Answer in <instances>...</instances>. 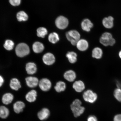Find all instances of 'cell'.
<instances>
[{
  "instance_id": "1",
  "label": "cell",
  "mask_w": 121,
  "mask_h": 121,
  "mask_svg": "<svg viewBox=\"0 0 121 121\" xmlns=\"http://www.w3.org/2000/svg\"><path fill=\"white\" fill-rule=\"evenodd\" d=\"M82 102L78 99L75 100L71 105V108L74 116L75 117H78L81 116L84 112L85 108L81 106Z\"/></svg>"
},
{
  "instance_id": "2",
  "label": "cell",
  "mask_w": 121,
  "mask_h": 121,
  "mask_svg": "<svg viewBox=\"0 0 121 121\" xmlns=\"http://www.w3.org/2000/svg\"><path fill=\"white\" fill-rule=\"evenodd\" d=\"M15 52L18 56L20 57H24L29 54L30 48L26 44L20 43L17 46L15 49Z\"/></svg>"
},
{
  "instance_id": "3",
  "label": "cell",
  "mask_w": 121,
  "mask_h": 121,
  "mask_svg": "<svg viewBox=\"0 0 121 121\" xmlns=\"http://www.w3.org/2000/svg\"><path fill=\"white\" fill-rule=\"evenodd\" d=\"M67 40L73 45H76L80 38V35L76 30H72L68 32L66 34Z\"/></svg>"
},
{
  "instance_id": "4",
  "label": "cell",
  "mask_w": 121,
  "mask_h": 121,
  "mask_svg": "<svg viewBox=\"0 0 121 121\" xmlns=\"http://www.w3.org/2000/svg\"><path fill=\"white\" fill-rule=\"evenodd\" d=\"M83 97L85 101L90 103H93L98 98L97 94L91 90H87L83 93Z\"/></svg>"
},
{
  "instance_id": "5",
  "label": "cell",
  "mask_w": 121,
  "mask_h": 121,
  "mask_svg": "<svg viewBox=\"0 0 121 121\" xmlns=\"http://www.w3.org/2000/svg\"><path fill=\"white\" fill-rule=\"evenodd\" d=\"M69 23V21L67 19L62 16L58 17L55 21L56 26L60 29L63 30L67 28Z\"/></svg>"
},
{
  "instance_id": "6",
  "label": "cell",
  "mask_w": 121,
  "mask_h": 121,
  "mask_svg": "<svg viewBox=\"0 0 121 121\" xmlns=\"http://www.w3.org/2000/svg\"><path fill=\"white\" fill-rule=\"evenodd\" d=\"M113 38L112 35L110 33L105 32L101 36L99 39V42L104 46H110V41Z\"/></svg>"
},
{
  "instance_id": "7",
  "label": "cell",
  "mask_w": 121,
  "mask_h": 121,
  "mask_svg": "<svg viewBox=\"0 0 121 121\" xmlns=\"http://www.w3.org/2000/svg\"><path fill=\"white\" fill-rule=\"evenodd\" d=\"M39 86L41 90L43 91H47L50 90L52 84L50 80L47 78H43L39 82Z\"/></svg>"
},
{
  "instance_id": "8",
  "label": "cell",
  "mask_w": 121,
  "mask_h": 121,
  "mask_svg": "<svg viewBox=\"0 0 121 121\" xmlns=\"http://www.w3.org/2000/svg\"><path fill=\"white\" fill-rule=\"evenodd\" d=\"M42 60L45 64L51 65L55 63L56 59L53 54L51 53L48 52L44 55Z\"/></svg>"
},
{
  "instance_id": "9",
  "label": "cell",
  "mask_w": 121,
  "mask_h": 121,
  "mask_svg": "<svg viewBox=\"0 0 121 121\" xmlns=\"http://www.w3.org/2000/svg\"><path fill=\"white\" fill-rule=\"evenodd\" d=\"M27 85L29 87L34 88L37 86L39 84L38 79L35 77H29L26 78Z\"/></svg>"
},
{
  "instance_id": "10",
  "label": "cell",
  "mask_w": 121,
  "mask_h": 121,
  "mask_svg": "<svg viewBox=\"0 0 121 121\" xmlns=\"http://www.w3.org/2000/svg\"><path fill=\"white\" fill-rule=\"evenodd\" d=\"M114 18L112 16H109L103 20L102 23L104 27L107 29L112 28L113 26Z\"/></svg>"
},
{
  "instance_id": "11",
  "label": "cell",
  "mask_w": 121,
  "mask_h": 121,
  "mask_svg": "<svg viewBox=\"0 0 121 121\" xmlns=\"http://www.w3.org/2000/svg\"><path fill=\"white\" fill-rule=\"evenodd\" d=\"M77 48L79 51H84L86 50L89 47V44L86 40L80 39L76 44Z\"/></svg>"
},
{
  "instance_id": "12",
  "label": "cell",
  "mask_w": 121,
  "mask_h": 121,
  "mask_svg": "<svg viewBox=\"0 0 121 121\" xmlns=\"http://www.w3.org/2000/svg\"><path fill=\"white\" fill-rule=\"evenodd\" d=\"M81 26L82 29L84 31L89 32L93 28V25L90 20L86 19L84 20L82 22Z\"/></svg>"
},
{
  "instance_id": "13",
  "label": "cell",
  "mask_w": 121,
  "mask_h": 121,
  "mask_svg": "<svg viewBox=\"0 0 121 121\" xmlns=\"http://www.w3.org/2000/svg\"><path fill=\"white\" fill-rule=\"evenodd\" d=\"M50 114L49 110L47 108L42 109L37 114L38 117L41 121H43L47 119Z\"/></svg>"
},
{
  "instance_id": "14",
  "label": "cell",
  "mask_w": 121,
  "mask_h": 121,
  "mask_svg": "<svg viewBox=\"0 0 121 121\" xmlns=\"http://www.w3.org/2000/svg\"><path fill=\"white\" fill-rule=\"evenodd\" d=\"M26 69L28 74H34L37 72V66L35 63H28L26 65Z\"/></svg>"
},
{
  "instance_id": "15",
  "label": "cell",
  "mask_w": 121,
  "mask_h": 121,
  "mask_svg": "<svg viewBox=\"0 0 121 121\" xmlns=\"http://www.w3.org/2000/svg\"><path fill=\"white\" fill-rule=\"evenodd\" d=\"M73 87L76 91L78 93L82 92L85 89V85L83 82L78 81L75 82L73 85Z\"/></svg>"
},
{
  "instance_id": "16",
  "label": "cell",
  "mask_w": 121,
  "mask_h": 121,
  "mask_svg": "<svg viewBox=\"0 0 121 121\" xmlns=\"http://www.w3.org/2000/svg\"><path fill=\"white\" fill-rule=\"evenodd\" d=\"M25 104L22 101H17L13 105V110L17 113H19L23 111L25 108Z\"/></svg>"
},
{
  "instance_id": "17",
  "label": "cell",
  "mask_w": 121,
  "mask_h": 121,
  "mask_svg": "<svg viewBox=\"0 0 121 121\" xmlns=\"http://www.w3.org/2000/svg\"><path fill=\"white\" fill-rule=\"evenodd\" d=\"M64 78L69 82L74 81L76 77V74L73 71L70 70L67 71L64 74Z\"/></svg>"
},
{
  "instance_id": "18",
  "label": "cell",
  "mask_w": 121,
  "mask_h": 121,
  "mask_svg": "<svg viewBox=\"0 0 121 121\" xmlns=\"http://www.w3.org/2000/svg\"><path fill=\"white\" fill-rule=\"evenodd\" d=\"M37 96V93L36 91L32 90L27 93L25 96L26 99L29 102H34L36 100Z\"/></svg>"
},
{
  "instance_id": "19",
  "label": "cell",
  "mask_w": 121,
  "mask_h": 121,
  "mask_svg": "<svg viewBox=\"0 0 121 121\" xmlns=\"http://www.w3.org/2000/svg\"><path fill=\"white\" fill-rule=\"evenodd\" d=\"M33 51L36 53L41 52L44 49L43 45L40 42H35L33 45Z\"/></svg>"
},
{
  "instance_id": "20",
  "label": "cell",
  "mask_w": 121,
  "mask_h": 121,
  "mask_svg": "<svg viewBox=\"0 0 121 121\" xmlns=\"http://www.w3.org/2000/svg\"><path fill=\"white\" fill-rule=\"evenodd\" d=\"M103 51L100 48L96 47L92 51V56L96 59H99L102 57Z\"/></svg>"
},
{
  "instance_id": "21",
  "label": "cell",
  "mask_w": 121,
  "mask_h": 121,
  "mask_svg": "<svg viewBox=\"0 0 121 121\" xmlns=\"http://www.w3.org/2000/svg\"><path fill=\"white\" fill-rule=\"evenodd\" d=\"M13 99V96L10 93H7L4 94L3 96L2 101L4 104L9 105L12 102Z\"/></svg>"
},
{
  "instance_id": "22",
  "label": "cell",
  "mask_w": 121,
  "mask_h": 121,
  "mask_svg": "<svg viewBox=\"0 0 121 121\" xmlns=\"http://www.w3.org/2000/svg\"><path fill=\"white\" fill-rule=\"evenodd\" d=\"M10 86L13 90L17 91L21 87L20 83L18 80L16 78H13L10 81Z\"/></svg>"
},
{
  "instance_id": "23",
  "label": "cell",
  "mask_w": 121,
  "mask_h": 121,
  "mask_svg": "<svg viewBox=\"0 0 121 121\" xmlns=\"http://www.w3.org/2000/svg\"><path fill=\"white\" fill-rule=\"evenodd\" d=\"M9 111L7 107L4 106H0V117L2 119H5L8 117Z\"/></svg>"
},
{
  "instance_id": "24",
  "label": "cell",
  "mask_w": 121,
  "mask_h": 121,
  "mask_svg": "<svg viewBox=\"0 0 121 121\" xmlns=\"http://www.w3.org/2000/svg\"><path fill=\"white\" fill-rule=\"evenodd\" d=\"M66 87L65 83L63 81H60L57 82L54 87V89L57 92L64 91L65 90Z\"/></svg>"
},
{
  "instance_id": "25",
  "label": "cell",
  "mask_w": 121,
  "mask_h": 121,
  "mask_svg": "<svg viewBox=\"0 0 121 121\" xmlns=\"http://www.w3.org/2000/svg\"><path fill=\"white\" fill-rule=\"evenodd\" d=\"M66 56L67 57L69 62L71 63H75L77 61V54L74 52H68L66 54Z\"/></svg>"
},
{
  "instance_id": "26",
  "label": "cell",
  "mask_w": 121,
  "mask_h": 121,
  "mask_svg": "<svg viewBox=\"0 0 121 121\" xmlns=\"http://www.w3.org/2000/svg\"><path fill=\"white\" fill-rule=\"evenodd\" d=\"M48 40L51 43L54 44L59 40L60 38L57 33L53 32L49 34L48 37Z\"/></svg>"
},
{
  "instance_id": "27",
  "label": "cell",
  "mask_w": 121,
  "mask_h": 121,
  "mask_svg": "<svg viewBox=\"0 0 121 121\" xmlns=\"http://www.w3.org/2000/svg\"><path fill=\"white\" fill-rule=\"evenodd\" d=\"M17 17L19 22L26 21L28 19V16L25 12L21 11L17 13Z\"/></svg>"
},
{
  "instance_id": "28",
  "label": "cell",
  "mask_w": 121,
  "mask_h": 121,
  "mask_svg": "<svg viewBox=\"0 0 121 121\" xmlns=\"http://www.w3.org/2000/svg\"><path fill=\"white\" fill-rule=\"evenodd\" d=\"M37 35L38 37L44 38L48 34V31L46 28L44 27H40L37 30Z\"/></svg>"
},
{
  "instance_id": "29",
  "label": "cell",
  "mask_w": 121,
  "mask_h": 121,
  "mask_svg": "<svg viewBox=\"0 0 121 121\" xmlns=\"http://www.w3.org/2000/svg\"><path fill=\"white\" fill-rule=\"evenodd\" d=\"M14 46V42L12 40H6L4 45V48L8 51L11 50Z\"/></svg>"
},
{
  "instance_id": "30",
  "label": "cell",
  "mask_w": 121,
  "mask_h": 121,
  "mask_svg": "<svg viewBox=\"0 0 121 121\" xmlns=\"http://www.w3.org/2000/svg\"><path fill=\"white\" fill-rule=\"evenodd\" d=\"M113 95L115 99L119 102H121V89L118 88L116 89Z\"/></svg>"
},
{
  "instance_id": "31",
  "label": "cell",
  "mask_w": 121,
  "mask_h": 121,
  "mask_svg": "<svg viewBox=\"0 0 121 121\" xmlns=\"http://www.w3.org/2000/svg\"><path fill=\"white\" fill-rule=\"evenodd\" d=\"M9 2L12 5L16 6L20 4L21 0H9Z\"/></svg>"
},
{
  "instance_id": "32",
  "label": "cell",
  "mask_w": 121,
  "mask_h": 121,
  "mask_svg": "<svg viewBox=\"0 0 121 121\" xmlns=\"http://www.w3.org/2000/svg\"><path fill=\"white\" fill-rule=\"evenodd\" d=\"M87 121H98L97 118L94 116H89L87 119Z\"/></svg>"
},
{
  "instance_id": "33",
  "label": "cell",
  "mask_w": 121,
  "mask_h": 121,
  "mask_svg": "<svg viewBox=\"0 0 121 121\" xmlns=\"http://www.w3.org/2000/svg\"><path fill=\"white\" fill-rule=\"evenodd\" d=\"M113 121H121V114H118L115 116Z\"/></svg>"
},
{
  "instance_id": "34",
  "label": "cell",
  "mask_w": 121,
  "mask_h": 121,
  "mask_svg": "<svg viewBox=\"0 0 121 121\" xmlns=\"http://www.w3.org/2000/svg\"><path fill=\"white\" fill-rule=\"evenodd\" d=\"M116 86H117V88L121 89V82L119 81H117L116 82Z\"/></svg>"
},
{
  "instance_id": "35",
  "label": "cell",
  "mask_w": 121,
  "mask_h": 121,
  "mask_svg": "<svg viewBox=\"0 0 121 121\" xmlns=\"http://www.w3.org/2000/svg\"><path fill=\"white\" fill-rule=\"evenodd\" d=\"M4 82V80L3 77L0 75V87L2 85Z\"/></svg>"
},
{
  "instance_id": "36",
  "label": "cell",
  "mask_w": 121,
  "mask_h": 121,
  "mask_svg": "<svg viewBox=\"0 0 121 121\" xmlns=\"http://www.w3.org/2000/svg\"><path fill=\"white\" fill-rule=\"evenodd\" d=\"M119 57H120V58L121 59V50L120 51H119Z\"/></svg>"
}]
</instances>
